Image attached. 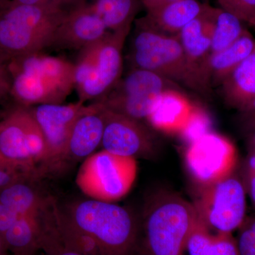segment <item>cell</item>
<instances>
[{
    "instance_id": "6da1fadb",
    "label": "cell",
    "mask_w": 255,
    "mask_h": 255,
    "mask_svg": "<svg viewBox=\"0 0 255 255\" xmlns=\"http://www.w3.org/2000/svg\"><path fill=\"white\" fill-rule=\"evenodd\" d=\"M11 95L18 105H60L75 85V63L41 52L11 57Z\"/></svg>"
},
{
    "instance_id": "7a4b0ae2",
    "label": "cell",
    "mask_w": 255,
    "mask_h": 255,
    "mask_svg": "<svg viewBox=\"0 0 255 255\" xmlns=\"http://www.w3.org/2000/svg\"><path fill=\"white\" fill-rule=\"evenodd\" d=\"M199 216L181 196L159 192L149 198L142 213V255H184Z\"/></svg>"
},
{
    "instance_id": "3957f363",
    "label": "cell",
    "mask_w": 255,
    "mask_h": 255,
    "mask_svg": "<svg viewBox=\"0 0 255 255\" xmlns=\"http://www.w3.org/2000/svg\"><path fill=\"white\" fill-rule=\"evenodd\" d=\"M62 211L74 226L97 242L105 255H132L135 251L138 225L123 206L90 199Z\"/></svg>"
},
{
    "instance_id": "277c9868",
    "label": "cell",
    "mask_w": 255,
    "mask_h": 255,
    "mask_svg": "<svg viewBox=\"0 0 255 255\" xmlns=\"http://www.w3.org/2000/svg\"><path fill=\"white\" fill-rule=\"evenodd\" d=\"M130 58L132 68L149 70L198 91L208 90L191 68L177 35L158 33L137 23Z\"/></svg>"
},
{
    "instance_id": "5b68a950",
    "label": "cell",
    "mask_w": 255,
    "mask_h": 255,
    "mask_svg": "<svg viewBox=\"0 0 255 255\" xmlns=\"http://www.w3.org/2000/svg\"><path fill=\"white\" fill-rule=\"evenodd\" d=\"M46 152L43 132L30 107L18 105L0 120V167L39 178Z\"/></svg>"
},
{
    "instance_id": "8992f818",
    "label": "cell",
    "mask_w": 255,
    "mask_h": 255,
    "mask_svg": "<svg viewBox=\"0 0 255 255\" xmlns=\"http://www.w3.org/2000/svg\"><path fill=\"white\" fill-rule=\"evenodd\" d=\"M128 33L109 31L79 52L75 89L79 101L102 100L118 83L123 70L122 50Z\"/></svg>"
},
{
    "instance_id": "52a82bcc",
    "label": "cell",
    "mask_w": 255,
    "mask_h": 255,
    "mask_svg": "<svg viewBox=\"0 0 255 255\" xmlns=\"http://www.w3.org/2000/svg\"><path fill=\"white\" fill-rule=\"evenodd\" d=\"M136 158L102 150L83 161L77 174L80 190L97 200L114 202L130 190L136 179Z\"/></svg>"
},
{
    "instance_id": "ba28073f",
    "label": "cell",
    "mask_w": 255,
    "mask_h": 255,
    "mask_svg": "<svg viewBox=\"0 0 255 255\" xmlns=\"http://www.w3.org/2000/svg\"><path fill=\"white\" fill-rule=\"evenodd\" d=\"M175 83L149 70L132 68L100 102L107 110L142 122L150 114L159 95Z\"/></svg>"
},
{
    "instance_id": "9c48e42d",
    "label": "cell",
    "mask_w": 255,
    "mask_h": 255,
    "mask_svg": "<svg viewBox=\"0 0 255 255\" xmlns=\"http://www.w3.org/2000/svg\"><path fill=\"white\" fill-rule=\"evenodd\" d=\"M195 206L199 219L216 233H233L241 228L246 214V186L232 174L201 187Z\"/></svg>"
},
{
    "instance_id": "30bf717a",
    "label": "cell",
    "mask_w": 255,
    "mask_h": 255,
    "mask_svg": "<svg viewBox=\"0 0 255 255\" xmlns=\"http://www.w3.org/2000/svg\"><path fill=\"white\" fill-rule=\"evenodd\" d=\"M184 159L193 179L204 187L233 174L238 153L230 139L211 131L187 144Z\"/></svg>"
},
{
    "instance_id": "8fae6325",
    "label": "cell",
    "mask_w": 255,
    "mask_h": 255,
    "mask_svg": "<svg viewBox=\"0 0 255 255\" xmlns=\"http://www.w3.org/2000/svg\"><path fill=\"white\" fill-rule=\"evenodd\" d=\"M41 128L46 152L38 167V176L55 172L63 167L64 157L74 124L88 109L78 101L68 105H41L30 107Z\"/></svg>"
},
{
    "instance_id": "7c38bea8",
    "label": "cell",
    "mask_w": 255,
    "mask_h": 255,
    "mask_svg": "<svg viewBox=\"0 0 255 255\" xmlns=\"http://www.w3.org/2000/svg\"><path fill=\"white\" fill-rule=\"evenodd\" d=\"M105 110L102 150L122 157H150L155 152V140L142 122Z\"/></svg>"
},
{
    "instance_id": "4fadbf2b",
    "label": "cell",
    "mask_w": 255,
    "mask_h": 255,
    "mask_svg": "<svg viewBox=\"0 0 255 255\" xmlns=\"http://www.w3.org/2000/svg\"><path fill=\"white\" fill-rule=\"evenodd\" d=\"M108 32L90 3L80 0L69 8L50 47L80 51L102 39Z\"/></svg>"
},
{
    "instance_id": "5bb4252c",
    "label": "cell",
    "mask_w": 255,
    "mask_h": 255,
    "mask_svg": "<svg viewBox=\"0 0 255 255\" xmlns=\"http://www.w3.org/2000/svg\"><path fill=\"white\" fill-rule=\"evenodd\" d=\"M105 110L100 102L88 106L74 124L69 137L63 166L84 161L100 147L105 130Z\"/></svg>"
},
{
    "instance_id": "9a60e30c",
    "label": "cell",
    "mask_w": 255,
    "mask_h": 255,
    "mask_svg": "<svg viewBox=\"0 0 255 255\" xmlns=\"http://www.w3.org/2000/svg\"><path fill=\"white\" fill-rule=\"evenodd\" d=\"M214 8L207 6L202 14L187 23L177 34L188 61L205 86L202 70L211 55L214 26ZM207 89L209 90L208 87Z\"/></svg>"
},
{
    "instance_id": "2e32d148",
    "label": "cell",
    "mask_w": 255,
    "mask_h": 255,
    "mask_svg": "<svg viewBox=\"0 0 255 255\" xmlns=\"http://www.w3.org/2000/svg\"><path fill=\"white\" fill-rule=\"evenodd\" d=\"M195 107L177 89H169L159 95L146 121L155 130L179 135Z\"/></svg>"
},
{
    "instance_id": "e0dca14e",
    "label": "cell",
    "mask_w": 255,
    "mask_h": 255,
    "mask_svg": "<svg viewBox=\"0 0 255 255\" xmlns=\"http://www.w3.org/2000/svg\"><path fill=\"white\" fill-rule=\"evenodd\" d=\"M52 204L41 214L19 216L1 236L9 255H35L42 249Z\"/></svg>"
},
{
    "instance_id": "ac0fdd59",
    "label": "cell",
    "mask_w": 255,
    "mask_h": 255,
    "mask_svg": "<svg viewBox=\"0 0 255 255\" xmlns=\"http://www.w3.org/2000/svg\"><path fill=\"white\" fill-rule=\"evenodd\" d=\"M207 5L197 0H178L157 9L147 11L137 23L164 34L176 36L187 23L202 14Z\"/></svg>"
},
{
    "instance_id": "d6986e66",
    "label": "cell",
    "mask_w": 255,
    "mask_h": 255,
    "mask_svg": "<svg viewBox=\"0 0 255 255\" xmlns=\"http://www.w3.org/2000/svg\"><path fill=\"white\" fill-rule=\"evenodd\" d=\"M255 40L246 29L233 44L218 53L210 55L202 70V78L206 87L222 83L235 68L253 53Z\"/></svg>"
},
{
    "instance_id": "ffe728a7",
    "label": "cell",
    "mask_w": 255,
    "mask_h": 255,
    "mask_svg": "<svg viewBox=\"0 0 255 255\" xmlns=\"http://www.w3.org/2000/svg\"><path fill=\"white\" fill-rule=\"evenodd\" d=\"M37 179L25 177L0 190V203L12 209L18 216L42 214L53 202L33 184Z\"/></svg>"
},
{
    "instance_id": "44dd1931",
    "label": "cell",
    "mask_w": 255,
    "mask_h": 255,
    "mask_svg": "<svg viewBox=\"0 0 255 255\" xmlns=\"http://www.w3.org/2000/svg\"><path fill=\"white\" fill-rule=\"evenodd\" d=\"M222 92L228 105L241 110L255 98V48L223 80Z\"/></svg>"
},
{
    "instance_id": "7402d4cb",
    "label": "cell",
    "mask_w": 255,
    "mask_h": 255,
    "mask_svg": "<svg viewBox=\"0 0 255 255\" xmlns=\"http://www.w3.org/2000/svg\"><path fill=\"white\" fill-rule=\"evenodd\" d=\"M186 251L189 255H239L232 233L213 235L199 218L188 237Z\"/></svg>"
},
{
    "instance_id": "603a6c76",
    "label": "cell",
    "mask_w": 255,
    "mask_h": 255,
    "mask_svg": "<svg viewBox=\"0 0 255 255\" xmlns=\"http://www.w3.org/2000/svg\"><path fill=\"white\" fill-rule=\"evenodd\" d=\"M90 6L109 31L129 33L137 9V0H90Z\"/></svg>"
},
{
    "instance_id": "cb8c5ba5",
    "label": "cell",
    "mask_w": 255,
    "mask_h": 255,
    "mask_svg": "<svg viewBox=\"0 0 255 255\" xmlns=\"http://www.w3.org/2000/svg\"><path fill=\"white\" fill-rule=\"evenodd\" d=\"M240 18L223 9L214 10V32L211 54L228 48L237 41L246 31Z\"/></svg>"
},
{
    "instance_id": "d4e9b609",
    "label": "cell",
    "mask_w": 255,
    "mask_h": 255,
    "mask_svg": "<svg viewBox=\"0 0 255 255\" xmlns=\"http://www.w3.org/2000/svg\"><path fill=\"white\" fill-rule=\"evenodd\" d=\"M211 127L212 123L209 116L203 109L196 106L187 125L179 135L189 144L204 134L212 131Z\"/></svg>"
},
{
    "instance_id": "484cf974",
    "label": "cell",
    "mask_w": 255,
    "mask_h": 255,
    "mask_svg": "<svg viewBox=\"0 0 255 255\" xmlns=\"http://www.w3.org/2000/svg\"><path fill=\"white\" fill-rule=\"evenodd\" d=\"M221 9L251 24L255 16V0H217Z\"/></svg>"
},
{
    "instance_id": "4316f807",
    "label": "cell",
    "mask_w": 255,
    "mask_h": 255,
    "mask_svg": "<svg viewBox=\"0 0 255 255\" xmlns=\"http://www.w3.org/2000/svg\"><path fill=\"white\" fill-rule=\"evenodd\" d=\"M237 241L239 255H255V216L241 226Z\"/></svg>"
},
{
    "instance_id": "83f0119b",
    "label": "cell",
    "mask_w": 255,
    "mask_h": 255,
    "mask_svg": "<svg viewBox=\"0 0 255 255\" xmlns=\"http://www.w3.org/2000/svg\"><path fill=\"white\" fill-rule=\"evenodd\" d=\"M42 250L46 255H84L64 246L58 237L56 228L49 230L45 235Z\"/></svg>"
},
{
    "instance_id": "f1b7e54d",
    "label": "cell",
    "mask_w": 255,
    "mask_h": 255,
    "mask_svg": "<svg viewBox=\"0 0 255 255\" xmlns=\"http://www.w3.org/2000/svg\"><path fill=\"white\" fill-rule=\"evenodd\" d=\"M10 57L0 52V101L11 95V78L8 63Z\"/></svg>"
},
{
    "instance_id": "f546056e",
    "label": "cell",
    "mask_w": 255,
    "mask_h": 255,
    "mask_svg": "<svg viewBox=\"0 0 255 255\" xmlns=\"http://www.w3.org/2000/svg\"><path fill=\"white\" fill-rule=\"evenodd\" d=\"M19 216L12 209L0 203V234H3L18 219Z\"/></svg>"
},
{
    "instance_id": "4dcf8cb0",
    "label": "cell",
    "mask_w": 255,
    "mask_h": 255,
    "mask_svg": "<svg viewBox=\"0 0 255 255\" xmlns=\"http://www.w3.org/2000/svg\"><path fill=\"white\" fill-rule=\"evenodd\" d=\"M80 0H11L10 3L21 4H44V3L58 2L71 7L72 6L77 4Z\"/></svg>"
},
{
    "instance_id": "1f68e13d",
    "label": "cell",
    "mask_w": 255,
    "mask_h": 255,
    "mask_svg": "<svg viewBox=\"0 0 255 255\" xmlns=\"http://www.w3.org/2000/svg\"><path fill=\"white\" fill-rule=\"evenodd\" d=\"M241 112L244 114L245 118L247 119L250 126L253 128H255V98L251 101V102L245 106L243 109H241Z\"/></svg>"
},
{
    "instance_id": "d6a6232c",
    "label": "cell",
    "mask_w": 255,
    "mask_h": 255,
    "mask_svg": "<svg viewBox=\"0 0 255 255\" xmlns=\"http://www.w3.org/2000/svg\"><path fill=\"white\" fill-rule=\"evenodd\" d=\"M246 189L255 205V172L246 171Z\"/></svg>"
},
{
    "instance_id": "836d02e7",
    "label": "cell",
    "mask_w": 255,
    "mask_h": 255,
    "mask_svg": "<svg viewBox=\"0 0 255 255\" xmlns=\"http://www.w3.org/2000/svg\"><path fill=\"white\" fill-rule=\"evenodd\" d=\"M144 6H145L147 11H150L162 7L165 5L170 4L178 0H142Z\"/></svg>"
},
{
    "instance_id": "e575fe53",
    "label": "cell",
    "mask_w": 255,
    "mask_h": 255,
    "mask_svg": "<svg viewBox=\"0 0 255 255\" xmlns=\"http://www.w3.org/2000/svg\"><path fill=\"white\" fill-rule=\"evenodd\" d=\"M0 255H10L9 253L6 251L1 234H0Z\"/></svg>"
},
{
    "instance_id": "d590c367",
    "label": "cell",
    "mask_w": 255,
    "mask_h": 255,
    "mask_svg": "<svg viewBox=\"0 0 255 255\" xmlns=\"http://www.w3.org/2000/svg\"><path fill=\"white\" fill-rule=\"evenodd\" d=\"M250 147H251V152L255 153V128L250 139Z\"/></svg>"
},
{
    "instance_id": "8d00e7d4",
    "label": "cell",
    "mask_w": 255,
    "mask_h": 255,
    "mask_svg": "<svg viewBox=\"0 0 255 255\" xmlns=\"http://www.w3.org/2000/svg\"><path fill=\"white\" fill-rule=\"evenodd\" d=\"M251 25H252V26H255V16L254 18H253V21H252Z\"/></svg>"
},
{
    "instance_id": "74e56055",
    "label": "cell",
    "mask_w": 255,
    "mask_h": 255,
    "mask_svg": "<svg viewBox=\"0 0 255 255\" xmlns=\"http://www.w3.org/2000/svg\"><path fill=\"white\" fill-rule=\"evenodd\" d=\"M1 174H2V169L0 167V178L1 177Z\"/></svg>"
},
{
    "instance_id": "f35d334b",
    "label": "cell",
    "mask_w": 255,
    "mask_h": 255,
    "mask_svg": "<svg viewBox=\"0 0 255 255\" xmlns=\"http://www.w3.org/2000/svg\"><path fill=\"white\" fill-rule=\"evenodd\" d=\"M0 117H1V112H0Z\"/></svg>"
},
{
    "instance_id": "ab89813d",
    "label": "cell",
    "mask_w": 255,
    "mask_h": 255,
    "mask_svg": "<svg viewBox=\"0 0 255 255\" xmlns=\"http://www.w3.org/2000/svg\"><path fill=\"white\" fill-rule=\"evenodd\" d=\"M1 0H0V2H1Z\"/></svg>"
},
{
    "instance_id": "60d3db41",
    "label": "cell",
    "mask_w": 255,
    "mask_h": 255,
    "mask_svg": "<svg viewBox=\"0 0 255 255\" xmlns=\"http://www.w3.org/2000/svg\"></svg>"
}]
</instances>
